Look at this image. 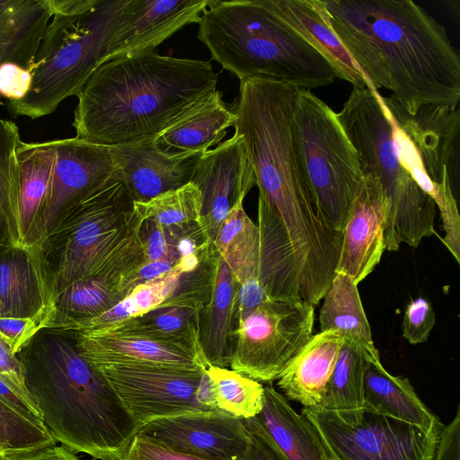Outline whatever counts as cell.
<instances>
[{
	"label": "cell",
	"mask_w": 460,
	"mask_h": 460,
	"mask_svg": "<svg viewBox=\"0 0 460 460\" xmlns=\"http://www.w3.org/2000/svg\"><path fill=\"white\" fill-rule=\"evenodd\" d=\"M323 298L319 314L320 332L338 330L345 337H354L374 344L358 285L350 277L336 271Z\"/></svg>",
	"instance_id": "d6a6232c"
},
{
	"label": "cell",
	"mask_w": 460,
	"mask_h": 460,
	"mask_svg": "<svg viewBox=\"0 0 460 460\" xmlns=\"http://www.w3.org/2000/svg\"><path fill=\"white\" fill-rule=\"evenodd\" d=\"M0 377L26 397L22 364L12 348L0 337Z\"/></svg>",
	"instance_id": "7dc6e473"
},
{
	"label": "cell",
	"mask_w": 460,
	"mask_h": 460,
	"mask_svg": "<svg viewBox=\"0 0 460 460\" xmlns=\"http://www.w3.org/2000/svg\"><path fill=\"white\" fill-rule=\"evenodd\" d=\"M256 417L288 460H331L311 422L270 383L264 385L263 407Z\"/></svg>",
	"instance_id": "f1b7e54d"
},
{
	"label": "cell",
	"mask_w": 460,
	"mask_h": 460,
	"mask_svg": "<svg viewBox=\"0 0 460 460\" xmlns=\"http://www.w3.org/2000/svg\"><path fill=\"white\" fill-rule=\"evenodd\" d=\"M57 440L45 425L25 419L0 400V451L10 456L55 446Z\"/></svg>",
	"instance_id": "74e56055"
},
{
	"label": "cell",
	"mask_w": 460,
	"mask_h": 460,
	"mask_svg": "<svg viewBox=\"0 0 460 460\" xmlns=\"http://www.w3.org/2000/svg\"><path fill=\"white\" fill-rule=\"evenodd\" d=\"M46 310L35 250L24 245H0V317H41L44 322Z\"/></svg>",
	"instance_id": "603a6c76"
},
{
	"label": "cell",
	"mask_w": 460,
	"mask_h": 460,
	"mask_svg": "<svg viewBox=\"0 0 460 460\" xmlns=\"http://www.w3.org/2000/svg\"><path fill=\"white\" fill-rule=\"evenodd\" d=\"M269 300L270 298L258 279H250L240 283L234 304V330L252 312Z\"/></svg>",
	"instance_id": "f6af8a7d"
},
{
	"label": "cell",
	"mask_w": 460,
	"mask_h": 460,
	"mask_svg": "<svg viewBox=\"0 0 460 460\" xmlns=\"http://www.w3.org/2000/svg\"><path fill=\"white\" fill-rule=\"evenodd\" d=\"M31 84L32 75L29 69L12 62L0 65V95L8 102L23 99Z\"/></svg>",
	"instance_id": "7bdbcfd3"
},
{
	"label": "cell",
	"mask_w": 460,
	"mask_h": 460,
	"mask_svg": "<svg viewBox=\"0 0 460 460\" xmlns=\"http://www.w3.org/2000/svg\"><path fill=\"white\" fill-rule=\"evenodd\" d=\"M242 420L250 441L238 460H288L257 417Z\"/></svg>",
	"instance_id": "60d3db41"
},
{
	"label": "cell",
	"mask_w": 460,
	"mask_h": 460,
	"mask_svg": "<svg viewBox=\"0 0 460 460\" xmlns=\"http://www.w3.org/2000/svg\"><path fill=\"white\" fill-rule=\"evenodd\" d=\"M18 165V226L23 245L44 211L54 166L56 150L52 140L21 141L16 151Z\"/></svg>",
	"instance_id": "83f0119b"
},
{
	"label": "cell",
	"mask_w": 460,
	"mask_h": 460,
	"mask_svg": "<svg viewBox=\"0 0 460 460\" xmlns=\"http://www.w3.org/2000/svg\"><path fill=\"white\" fill-rule=\"evenodd\" d=\"M314 306L269 300L234 330L230 368L258 382L271 383L313 336Z\"/></svg>",
	"instance_id": "8fae6325"
},
{
	"label": "cell",
	"mask_w": 460,
	"mask_h": 460,
	"mask_svg": "<svg viewBox=\"0 0 460 460\" xmlns=\"http://www.w3.org/2000/svg\"><path fill=\"white\" fill-rule=\"evenodd\" d=\"M133 208L139 221L151 220L163 226L199 224L201 195L199 189L189 182L148 201H134Z\"/></svg>",
	"instance_id": "8d00e7d4"
},
{
	"label": "cell",
	"mask_w": 460,
	"mask_h": 460,
	"mask_svg": "<svg viewBox=\"0 0 460 460\" xmlns=\"http://www.w3.org/2000/svg\"><path fill=\"white\" fill-rule=\"evenodd\" d=\"M261 1L329 62L336 78L353 87L371 86L332 30L324 1Z\"/></svg>",
	"instance_id": "ffe728a7"
},
{
	"label": "cell",
	"mask_w": 460,
	"mask_h": 460,
	"mask_svg": "<svg viewBox=\"0 0 460 460\" xmlns=\"http://www.w3.org/2000/svg\"><path fill=\"white\" fill-rule=\"evenodd\" d=\"M212 0H124L108 46L105 62L157 46L175 32L199 23Z\"/></svg>",
	"instance_id": "2e32d148"
},
{
	"label": "cell",
	"mask_w": 460,
	"mask_h": 460,
	"mask_svg": "<svg viewBox=\"0 0 460 460\" xmlns=\"http://www.w3.org/2000/svg\"><path fill=\"white\" fill-rule=\"evenodd\" d=\"M190 182L201 195L199 226L214 243L232 207L243 200L256 185L243 138L234 133L229 139L203 153Z\"/></svg>",
	"instance_id": "5bb4252c"
},
{
	"label": "cell",
	"mask_w": 460,
	"mask_h": 460,
	"mask_svg": "<svg viewBox=\"0 0 460 460\" xmlns=\"http://www.w3.org/2000/svg\"><path fill=\"white\" fill-rule=\"evenodd\" d=\"M198 39L240 81L264 77L311 90L336 78L329 62L261 0H212Z\"/></svg>",
	"instance_id": "277c9868"
},
{
	"label": "cell",
	"mask_w": 460,
	"mask_h": 460,
	"mask_svg": "<svg viewBox=\"0 0 460 460\" xmlns=\"http://www.w3.org/2000/svg\"><path fill=\"white\" fill-rule=\"evenodd\" d=\"M56 161L41 217L23 245L32 247L52 232L81 202L120 177L116 146L78 137L52 140Z\"/></svg>",
	"instance_id": "4fadbf2b"
},
{
	"label": "cell",
	"mask_w": 460,
	"mask_h": 460,
	"mask_svg": "<svg viewBox=\"0 0 460 460\" xmlns=\"http://www.w3.org/2000/svg\"><path fill=\"white\" fill-rule=\"evenodd\" d=\"M435 322L436 315L431 304L424 297H417L406 306L402 336L411 344L423 343L428 341Z\"/></svg>",
	"instance_id": "f35d334b"
},
{
	"label": "cell",
	"mask_w": 460,
	"mask_h": 460,
	"mask_svg": "<svg viewBox=\"0 0 460 460\" xmlns=\"http://www.w3.org/2000/svg\"><path fill=\"white\" fill-rule=\"evenodd\" d=\"M363 410L427 429L443 428L439 419L420 399L410 381L390 374L382 365L380 356L371 359L365 374Z\"/></svg>",
	"instance_id": "484cf974"
},
{
	"label": "cell",
	"mask_w": 460,
	"mask_h": 460,
	"mask_svg": "<svg viewBox=\"0 0 460 460\" xmlns=\"http://www.w3.org/2000/svg\"><path fill=\"white\" fill-rule=\"evenodd\" d=\"M235 119L234 110L215 90L159 133L154 145L166 156L204 153L221 143Z\"/></svg>",
	"instance_id": "7402d4cb"
},
{
	"label": "cell",
	"mask_w": 460,
	"mask_h": 460,
	"mask_svg": "<svg viewBox=\"0 0 460 460\" xmlns=\"http://www.w3.org/2000/svg\"><path fill=\"white\" fill-rule=\"evenodd\" d=\"M130 270L126 266H111L71 283L48 305L42 328L68 329L106 312L125 297L119 282Z\"/></svg>",
	"instance_id": "cb8c5ba5"
},
{
	"label": "cell",
	"mask_w": 460,
	"mask_h": 460,
	"mask_svg": "<svg viewBox=\"0 0 460 460\" xmlns=\"http://www.w3.org/2000/svg\"><path fill=\"white\" fill-rule=\"evenodd\" d=\"M95 368L107 378L139 429L164 418L217 410L205 368L157 365Z\"/></svg>",
	"instance_id": "7c38bea8"
},
{
	"label": "cell",
	"mask_w": 460,
	"mask_h": 460,
	"mask_svg": "<svg viewBox=\"0 0 460 460\" xmlns=\"http://www.w3.org/2000/svg\"><path fill=\"white\" fill-rule=\"evenodd\" d=\"M137 433L206 460H238L250 441L243 420L219 410L156 420Z\"/></svg>",
	"instance_id": "9a60e30c"
},
{
	"label": "cell",
	"mask_w": 460,
	"mask_h": 460,
	"mask_svg": "<svg viewBox=\"0 0 460 460\" xmlns=\"http://www.w3.org/2000/svg\"><path fill=\"white\" fill-rule=\"evenodd\" d=\"M17 125L0 118V245H22L18 226Z\"/></svg>",
	"instance_id": "836d02e7"
},
{
	"label": "cell",
	"mask_w": 460,
	"mask_h": 460,
	"mask_svg": "<svg viewBox=\"0 0 460 460\" xmlns=\"http://www.w3.org/2000/svg\"><path fill=\"white\" fill-rule=\"evenodd\" d=\"M238 286L229 266L217 252L211 294L199 311V344L206 366L230 367Z\"/></svg>",
	"instance_id": "d4e9b609"
},
{
	"label": "cell",
	"mask_w": 460,
	"mask_h": 460,
	"mask_svg": "<svg viewBox=\"0 0 460 460\" xmlns=\"http://www.w3.org/2000/svg\"><path fill=\"white\" fill-rule=\"evenodd\" d=\"M138 237L146 262L166 260L177 263L166 226L151 220L139 221Z\"/></svg>",
	"instance_id": "ab89813d"
},
{
	"label": "cell",
	"mask_w": 460,
	"mask_h": 460,
	"mask_svg": "<svg viewBox=\"0 0 460 460\" xmlns=\"http://www.w3.org/2000/svg\"><path fill=\"white\" fill-rule=\"evenodd\" d=\"M133 206L123 182L115 181L75 207L32 246L47 307L71 283L102 271L138 226Z\"/></svg>",
	"instance_id": "52a82bcc"
},
{
	"label": "cell",
	"mask_w": 460,
	"mask_h": 460,
	"mask_svg": "<svg viewBox=\"0 0 460 460\" xmlns=\"http://www.w3.org/2000/svg\"><path fill=\"white\" fill-rule=\"evenodd\" d=\"M344 341L338 330L313 335L277 378L285 397L304 407L320 406Z\"/></svg>",
	"instance_id": "44dd1931"
},
{
	"label": "cell",
	"mask_w": 460,
	"mask_h": 460,
	"mask_svg": "<svg viewBox=\"0 0 460 460\" xmlns=\"http://www.w3.org/2000/svg\"><path fill=\"white\" fill-rule=\"evenodd\" d=\"M214 245L240 284L258 277L259 232L239 200L230 209Z\"/></svg>",
	"instance_id": "1f68e13d"
},
{
	"label": "cell",
	"mask_w": 460,
	"mask_h": 460,
	"mask_svg": "<svg viewBox=\"0 0 460 460\" xmlns=\"http://www.w3.org/2000/svg\"><path fill=\"white\" fill-rule=\"evenodd\" d=\"M301 414L331 460H433L443 429H427L367 411L351 423L321 406L304 407Z\"/></svg>",
	"instance_id": "30bf717a"
},
{
	"label": "cell",
	"mask_w": 460,
	"mask_h": 460,
	"mask_svg": "<svg viewBox=\"0 0 460 460\" xmlns=\"http://www.w3.org/2000/svg\"><path fill=\"white\" fill-rule=\"evenodd\" d=\"M173 288L174 279L165 274L137 286L118 304L102 314L66 330L85 332L111 328L129 318L159 307L170 298Z\"/></svg>",
	"instance_id": "d590c367"
},
{
	"label": "cell",
	"mask_w": 460,
	"mask_h": 460,
	"mask_svg": "<svg viewBox=\"0 0 460 460\" xmlns=\"http://www.w3.org/2000/svg\"><path fill=\"white\" fill-rule=\"evenodd\" d=\"M293 137L300 169L329 224L343 232L364 175L337 114L310 90L297 88Z\"/></svg>",
	"instance_id": "ba28073f"
},
{
	"label": "cell",
	"mask_w": 460,
	"mask_h": 460,
	"mask_svg": "<svg viewBox=\"0 0 460 460\" xmlns=\"http://www.w3.org/2000/svg\"><path fill=\"white\" fill-rule=\"evenodd\" d=\"M0 460H82L65 446H49L39 450L2 456ZM94 460V459H93Z\"/></svg>",
	"instance_id": "f907efd6"
},
{
	"label": "cell",
	"mask_w": 460,
	"mask_h": 460,
	"mask_svg": "<svg viewBox=\"0 0 460 460\" xmlns=\"http://www.w3.org/2000/svg\"><path fill=\"white\" fill-rule=\"evenodd\" d=\"M433 460H460V405L453 420L441 430Z\"/></svg>",
	"instance_id": "681fc988"
},
{
	"label": "cell",
	"mask_w": 460,
	"mask_h": 460,
	"mask_svg": "<svg viewBox=\"0 0 460 460\" xmlns=\"http://www.w3.org/2000/svg\"><path fill=\"white\" fill-rule=\"evenodd\" d=\"M217 81L209 61L156 49L111 59L76 95V137L109 146L154 139L217 90Z\"/></svg>",
	"instance_id": "7a4b0ae2"
},
{
	"label": "cell",
	"mask_w": 460,
	"mask_h": 460,
	"mask_svg": "<svg viewBox=\"0 0 460 460\" xmlns=\"http://www.w3.org/2000/svg\"><path fill=\"white\" fill-rule=\"evenodd\" d=\"M75 338L80 354L94 367L157 365L193 370L205 368L188 352L143 336L94 331L75 332Z\"/></svg>",
	"instance_id": "d6986e66"
},
{
	"label": "cell",
	"mask_w": 460,
	"mask_h": 460,
	"mask_svg": "<svg viewBox=\"0 0 460 460\" xmlns=\"http://www.w3.org/2000/svg\"><path fill=\"white\" fill-rule=\"evenodd\" d=\"M0 400L14 411L38 425H45L31 398L26 397L0 377Z\"/></svg>",
	"instance_id": "c3c4849f"
},
{
	"label": "cell",
	"mask_w": 460,
	"mask_h": 460,
	"mask_svg": "<svg viewBox=\"0 0 460 460\" xmlns=\"http://www.w3.org/2000/svg\"><path fill=\"white\" fill-rule=\"evenodd\" d=\"M43 319L0 317V337L16 354L20 348L42 328Z\"/></svg>",
	"instance_id": "ee69618b"
},
{
	"label": "cell",
	"mask_w": 460,
	"mask_h": 460,
	"mask_svg": "<svg viewBox=\"0 0 460 460\" xmlns=\"http://www.w3.org/2000/svg\"><path fill=\"white\" fill-rule=\"evenodd\" d=\"M337 118L358 157L363 174L373 177L385 199V250L404 243L418 247L436 234V204L399 159L393 125L380 93L372 86L353 87Z\"/></svg>",
	"instance_id": "8992f818"
},
{
	"label": "cell",
	"mask_w": 460,
	"mask_h": 460,
	"mask_svg": "<svg viewBox=\"0 0 460 460\" xmlns=\"http://www.w3.org/2000/svg\"><path fill=\"white\" fill-rule=\"evenodd\" d=\"M116 147L120 166L119 180L135 202L148 201L190 182L203 154L166 156L155 148L153 139Z\"/></svg>",
	"instance_id": "ac0fdd59"
},
{
	"label": "cell",
	"mask_w": 460,
	"mask_h": 460,
	"mask_svg": "<svg viewBox=\"0 0 460 460\" xmlns=\"http://www.w3.org/2000/svg\"><path fill=\"white\" fill-rule=\"evenodd\" d=\"M16 356L57 442L93 459L123 460L139 428L107 378L82 357L75 331L40 328Z\"/></svg>",
	"instance_id": "3957f363"
},
{
	"label": "cell",
	"mask_w": 460,
	"mask_h": 460,
	"mask_svg": "<svg viewBox=\"0 0 460 460\" xmlns=\"http://www.w3.org/2000/svg\"><path fill=\"white\" fill-rule=\"evenodd\" d=\"M174 265L172 261L166 260L143 262L120 277L119 289L126 296L137 286L165 275Z\"/></svg>",
	"instance_id": "bcb514c9"
},
{
	"label": "cell",
	"mask_w": 460,
	"mask_h": 460,
	"mask_svg": "<svg viewBox=\"0 0 460 460\" xmlns=\"http://www.w3.org/2000/svg\"><path fill=\"white\" fill-rule=\"evenodd\" d=\"M216 408L238 419L260 414L263 407L264 385L228 367L207 365Z\"/></svg>",
	"instance_id": "e575fe53"
},
{
	"label": "cell",
	"mask_w": 460,
	"mask_h": 460,
	"mask_svg": "<svg viewBox=\"0 0 460 460\" xmlns=\"http://www.w3.org/2000/svg\"><path fill=\"white\" fill-rule=\"evenodd\" d=\"M363 175L362 186L343 229L336 269L357 285L374 270L385 251V199L378 182Z\"/></svg>",
	"instance_id": "e0dca14e"
},
{
	"label": "cell",
	"mask_w": 460,
	"mask_h": 460,
	"mask_svg": "<svg viewBox=\"0 0 460 460\" xmlns=\"http://www.w3.org/2000/svg\"><path fill=\"white\" fill-rule=\"evenodd\" d=\"M52 14L49 0H3L0 65L12 62L31 71Z\"/></svg>",
	"instance_id": "4316f807"
},
{
	"label": "cell",
	"mask_w": 460,
	"mask_h": 460,
	"mask_svg": "<svg viewBox=\"0 0 460 460\" xmlns=\"http://www.w3.org/2000/svg\"><path fill=\"white\" fill-rule=\"evenodd\" d=\"M48 24L31 68L27 95L8 102L17 116L38 119L53 113L77 95L105 62L115 22L124 0H49Z\"/></svg>",
	"instance_id": "5b68a950"
},
{
	"label": "cell",
	"mask_w": 460,
	"mask_h": 460,
	"mask_svg": "<svg viewBox=\"0 0 460 460\" xmlns=\"http://www.w3.org/2000/svg\"><path fill=\"white\" fill-rule=\"evenodd\" d=\"M332 30L375 89L409 113L456 107L460 58L445 28L411 0L324 1Z\"/></svg>",
	"instance_id": "6da1fadb"
},
{
	"label": "cell",
	"mask_w": 460,
	"mask_h": 460,
	"mask_svg": "<svg viewBox=\"0 0 460 460\" xmlns=\"http://www.w3.org/2000/svg\"><path fill=\"white\" fill-rule=\"evenodd\" d=\"M375 344L345 337L321 407L336 412L348 423L363 412L364 377L369 362L379 357Z\"/></svg>",
	"instance_id": "f546056e"
},
{
	"label": "cell",
	"mask_w": 460,
	"mask_h": 460,
	"mask_svg": "<svg viewBox=\"0 0 460 460\" xmlns=\"http://www.w3.org/2000/svg\"><path fill=\"white\" fill-rule=\"evenodd\" d=\"M380 99L392 121L400 161L438 208L444 234H458L454 188L459 181V107L424 105L411 114L391 95Z\"/></svg>",
	"instance_id": "9c48e42d"
},
{
	"label": "cell",
	"mask_w": 460,
	"mask_h": 460,
	"mask_svg": "<svg viewBox=\"0 0 460 460\" xmlns=\"http://www.w3.org/2000/svg\"><path fill=\"white\" fill-rule=\"evenodd\" d=\"M123 460H206L173 451L155 439L137 433L131 440Z\"/></svg>",
	"instance_id": "b9f144b4"
},
{
	"label": "cell",
	"mask_w": 460,
	"mask_h": 460,
	"mask_svg": "<svg viewBox=\"0 0 460 460\" xmlns=\"http://www.w3.org/2000/svg\"><path fill=\"white\" fill-rule=\"evenodd\" d=\"M199 311L187 305L159 306L102 331L143 336L179 348L206 367L199 344Z\"/></svg>",
	"instance_id": "4dcf8cb0"
},
{
	"label": "cell",
	"mask_w": 460,
	"mask_h": 460,
	"mask_svg": "<svg viewBox=\"0 0 460 460\" xmlns=\"http://www.w3.org/2000/svg\"><path fill=\"white\" fill-rule=\"evenodd\" d=\"M0 456H2V453H1V451H0Z\"/></svg>",
	"instance_id": "816d5d0a"
}]
</instances>
